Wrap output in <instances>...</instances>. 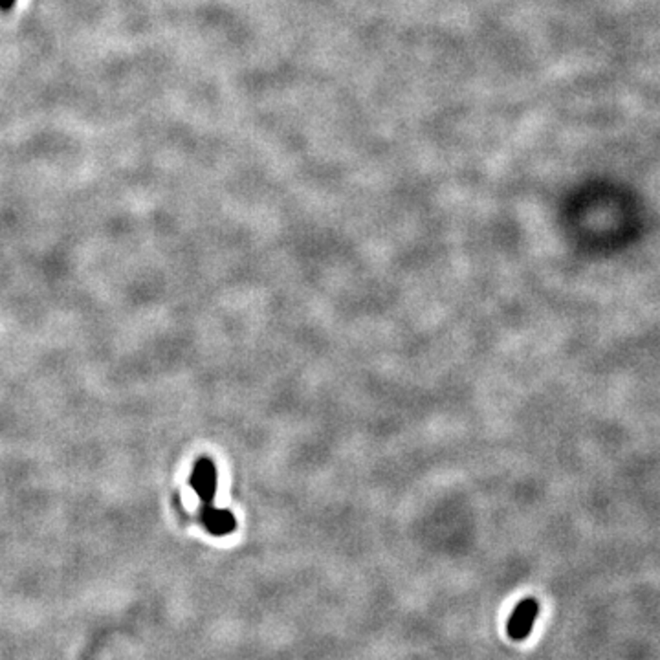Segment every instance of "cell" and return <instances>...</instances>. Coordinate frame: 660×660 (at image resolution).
I'll return each instance as SVG.
<instances>
[{"label":"cell","instance_id":"obj_4","mask_svg":"<svg viewBox=\"0 0 660 660\" xmlns=\"http://www.w3.org/2000/svg\"><path fill=\"white\" fill-rule=\"evenodd\" d=\"M15 4H17V0H0V9H4V11H8V9L13 8Z\"/></svg>","mask_w":660,"mask_h":660},{"label":"cell","instance_id":"obj_2","mask_svg":"<svg viewBox=\"0 0 660 660\" xmlns=\"http://www.w3.org/2000/svg\"><path fill=\"white\" fill-rule=\"evenodd\" d=\"M191 486L206 505H211L217 492V468L209 459H200L191 473Z\"/></svg>","mask_w":660,"mask_h":660},{"label":"cell","instance_id":"obj_1","mask_svg":"<svg viewBox=\"0 0 660 660\" xmlns=\"http://www.w3.org/2000/svg\"><path fill=\"white\" fill-rule=\"evenodd\" d=\"M539 613V603L536 598H525L517 603V607L512 613L510 620H508L507 631L508 637L514 640H525L536 624Z\"/></svg>","mask_w":660,"mask_h":660},{"label":"cell","instance_id":"obj_3","mask_svg":"<svg viewBox=\"0 0 660 660\" xmlns=\"http://www.w3.org/2000/svg\"><path fill=\"white\" fill-rule=\"evenodd\" d=\"M202 523L213 536H228V534L235 532L237 529V519L230 510L213 508L211 505H208L206 510L202 512Z\"/></svg>","mask_w":660,"mask_h":660}]
</instances>
